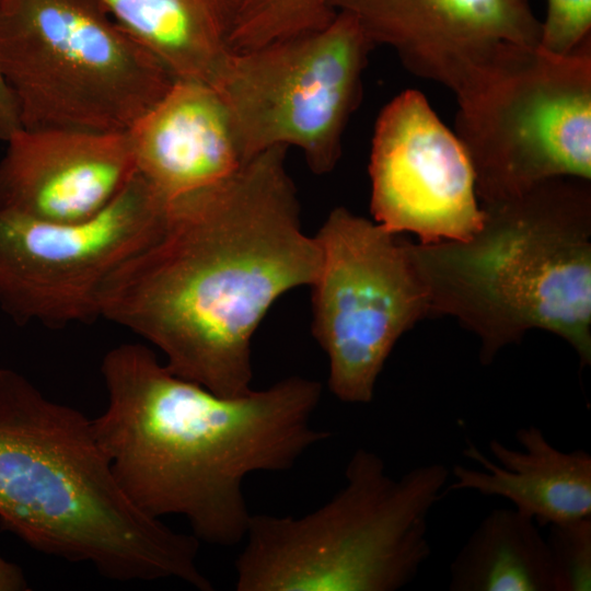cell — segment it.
<instances>
[{
  "label": "cell",
  "mask_w": 591,
  "mask_h": 591,
  "mask_svg": "<svg viewBox=\"0 0 591 591\" xmlns=\"http://www.w3.org/2000/svg\"><path fill=\"white\" fill-rule=\"evenodd\" d=\"M480 230L465 241L414 244L429 314L457 317L489 364L507 345L540 328L591 363L590 181L557 177L480 204Z\"/></svg>",
  "instance_id": "obj_4"
},
{
  "label": "cell",
  "mask_w": 591,
  "mask_h": 591,
  "mask_svg": "<svg viewBox=\"0 0 591 591\" xmlns=\"http://www.w3.org/2000/svg\"><path fill=\"white\" fill-rule=\"evenodd\" d=\"M287 150L263 151L224 181L167 201L159 235L100 296V316L159 348L175 375L220 396L252 390L257 326L279 297L311 287L320 271Z\"/></svg>",
  "instance_id": "obj_1"
},
{
  "label": "cell",
  "mask_w": 591,
  "mask_h": 591,
  "mask_svg": "<svg viewBox=\"0 0 591 591\" xmlns=\"http://www.w3.org/2000/svg\"><path fill=\"white\" fill-rule=\"evenodd\" d=\"M0 523L37 552L118 581L177 579L211 591L199 540L125 494L92 419L0 368Z\"/></svg>",
  "instance_id": "obj_3"
},
{
  "label": "cell",
  "mask_w": 591,
  "mask_h": 591,
  "mask_svg": "<svg viewBox=\"0 0 591 591\" xmlns=\"http://www.w3.org/2000/svg\"><path fill=\"white\" fill-rule=\"evenodd\" d=\"M90 0H0V76L26 129L127 132L176 78Z\"/></svg>",
  "instance_id": "obj_6"
},
{
  "label": "cell",
  "mask_w": 591,
  "mask_h": 591,
  "mask_svg": "<svg viewBox=\"0 0 591 591\" xmlns=\"http://www.w3.org/2000/svg\"><path fill=\"white\" fill-rule=\"evenodd\" d=\"M20 127L14 102L0 76V140L5 141Z\"/></svg>",
  "instance_id": "obj_21"
},
{
  "label": "cell",
  "mask_w": 591,
  "mask_h": 591,
  "mask_svg": "<svg viewBox=\"0 0 591 591\" xmlns=\"http://www.w3.org/2000/svg\"><path fill=\"white\" fill-rule=\"evenodd\" d=\"M521 449L493 439L488 459L473 443L465 457L483 470L454 465L447 491L474 490L509 500L515 510L540 526L591 517V455L584 450L565 452L554 447L534 425L515 431Z\"/></svg>",
  "instance_id": "obj_15"
},
{
  "label": "cell",
  "mask_w": 591,
  "mask_h": 591,
  "mask_svg": "<svg viewBox=\"0 0 591 591\" xmlns=\"http://www.w3.org/2000/svg\"><path fill=\"white\" fill-rule=\"evenodd\" d=\"M374 47L352 15L336 12L320 30L231 50L211 85L244 163L274 147H294L313 173L333 171Z\"/></svg>",
  "instance_id": "obj_7"
},
{
  "label": "cell",
  "mask_w": 591,
  "mask_h": 591,
  "mask_svg": "<svg viewBox=\"0 0 591 591\" xmlns=\"http://www.w3.org/2000/svg\"><path fill=\"white\" fill-rule=\"evenodd\" d=\"M28 589L23 570L0 555V591H25Z\"/></svg>",
  "instance_id": "obj_22"
},
{
  "label": "cell",
  "mask_w": 591,
  "mask_h": 591,
  "mask_svg": "<svg viewBox=\"0 0 591 591\" xmlns=\"http://www.w3.org/2000/svg\"><path fill=\"white\" fill-rule=\"evenodd\" d=\"M101 373L107 404L92 422L120 487L152 518H186L209 544L245 537L248 475L287 471L331 436L312 424L322 386L302 376L220 396L175 375L140 344L108 350Z\"/></svg>",
  "instance_id": "obj_2"
},
{
  "label": "cell",
  "mask_w": 591,
  "mask_h": 591,
  "mask_svg": "<svg viewBox=\"0 0 591 591\" xmlns=\"http://www.w3.org/2000/svg\"><path fill=\"white\" fill-rule=\"evenodd\" d=\"M176 79L212 84L231 51L228 0H90Z\"/></svg>",
  "instance_id": "obj_16"
},
{
  "label": "cell",
  "mask_w": 591,
  "mask_h": 591,
  "mask_svg": "<svg viewBox=\"0 0 591 591\" xmlns=\"http://www.w3.org/2000/svg\"><path fill=\"white\" fill-rule=\"evenodd\" d=\"M545 536L555 591L591 590V517L552 523Z\"/></svg>",
  "instance_id": "obj_19"
},
{
  "label": "cell",
  "mask_w": 591,
  "mask_h": 591,
  "mask_svg": "<svg viewBox=\"0 0 591 591\" xmlns=\"http://www.w3.org/2000/svg\"><path fill=\"white\" fill-rule=\"evenodd\" d=\"M451 476L442 463L399 477L358 449L345 485L303 517L252 514L235 561L237 591H396L431 555L428 519Z\"/></svg>",
  "instance_id": "obj_5"
},
{
  "label": "cell",
  "mask_w": 591,
  "mask_h": 591,
  "mask_svg": "<svg viewBox=\"0 0 591 591\" xmlns=\"http://www.w3.org/2000/svg\"><path fill=\"white\" fill-rule=\"evenodd\" d=\"M0 160V207L48 222L104 210L136 175L127 132L18 128Z\"/></svg>",
  "instance_id": "obj_13"
},
{
  "label": "cell",
  "mask_w": 591,
  "mask_h": 591,
  "mask_svg": "<svg viewBox=\"0 0 591 591\" xmlns=\"http://www.w3.org/2000/svg\"><path fill=\"white\" fill-rule=\"evenodd\" d=\"M333 8L456 100L541 44L530 0H333Z\"/></svg>",
  "instance_id": "obj_12"
},
{
  "label": "cell",
  "mask_w": 591,
  "mask_h": 591,
  "mask_svg": "<svg viewBox=\"0 0 591 591\" xmlns=\"http://www.w3.org/2000/svg\"><path fill=\"white\" fill-rule=\"evenodd\" d=\"M322 254L312 288V334L341 402L368 404L399 337L429 315L407 241L345 207L315 235Z\"/></svg>",
  "instance_id": "obj_9"
},
{
  "label": "cell",
  "mask_w": 591,
  "mask_h": 591,
  "mask_svg": "<svg viewBox=\"0 0 591 591\" xmlns=\"http://www.w3.org/2000/svg\"><path fill=\"white\" fill-rule=\"evenodd\" d=\"M167 201L137 173L96 216L69 223L0 207V309L19 324L100 316L109 277L161 232Z\"/></svg>",
  "instance_id": "obj_10"
},
{
  "label": "cell",
  "mask_w": 591,
  "mask_h": 591,
  "mask_svg": "<svg viewBox=\"0 0 591 591\" xmlns=\"http://www.w3.org/2000/svg\"><path fill=\"white\" fill-rule=\"evenodd\" d=\"M451 591H555L540 525L514 508L491 510L450 565Z\"/></svg>",
  "instance_id": "obj_17"
},
{
  "label": "cell",
  "mask_w": 591,
  "mask_h": 591,
  "mask_svg": "<svg viewBox=\"0 0 591 591\" xmlns=\"http://www.w3.org/2000/svg\"><path fill=\"white\" fill-rule=\"evenodd\" d=\"M231 50H247L324 27L333 0H228Z\"/></svg>",
  "instance_id": "obj_18"
},
{
  "label": "cell",
  "mask_w": 591,
  "mask_h": 591,
  "mask_svg": "<svg viewBox=\"0 0 591 591\" xmlns=\"http://www.w3.org/2000/svg\"><path fill=\"white\" fill-rule=\"evenodd\" d=\"M127 134L136 173L166 201L218 184L244 164L224 102L206 82L176 79Z\"/></svg>",
  "instance_id": "obj_14"
},
{
  "label": "cell",
  "mask_w": 591,
  "mask_h": 591,
  "mask_svg": "<svg viewBox=\"0 0 591 591\" xmlns=\"http://www.w3.org/2000/svg\"><path fill=\"white\" fill-rule=\"evenodd\" d=\"M591 42V0H547L540 47L567 55Z\"/></svg>",
  "instance_id": "obj_20"
},
{
  "label": "cell",
  "mask_w": 591,
  "mask_h": 591,
  "mask_svg": "<svg viewBox=\"0 0 591 591\" xmlns=\"http://www.w3.org/2000/svg\"><path fill=\"white\" fill-rule=\"evenodd\" d=\"M369 175L371 213L390 232L436 243L468 240L483 225L470 157L420 91L401 92L380 112Z\"/></svg>",
  "instance_id": "obj_11"
},
{
  "label": "cell",
  "mask_w": 591,
  "mask_h": 591,
  "mask_svg": "<svg viewBox=\"0 0 591 591\" xmlns=\"http://www.w3.org/2000/svg\"><path fill=\"white\" fill-rule=\"evenodd\" d=\"M456 101L480 204L552 178L591 179V42L529 51Z\"/></svg>",
  "instance_id": "obj_8"
}]
</instances>
